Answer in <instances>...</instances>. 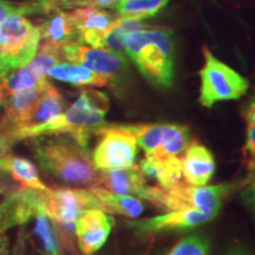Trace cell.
I'll return each mask as SVG.
<instances>
[{
    "instance_id": "cell-1",
    "label": "cell",
    "mask_w": 255,
    "mask_h": 255,
    "mask_svg": "<svg viewBox=\"0 0 255 255\" xmlns=\"http://www.w3.org/2000/svg\"><path fill=\"white\" fill-rule=\"evenodd\" d=\"M40 167L60 182L76 187L97 186L96 170L88 151V142L63 135L40 136L32 143Z\"/></svg>"
},
{
    "instance_id": "cell-2",
    "label": "cell",
    "mask_w": 255,
    "mask_h": 255,
    "mask_svg": "<svg viewBox=\"0 0 255 255\" xmlns=\"http://www.w3.org/2000/svg\"><path fill=\"white\" fill-rule=\"evenodd\" d=\"M109 110V98L103 92L83 90L77 101L59 116L43 126L20 130L12 133L8 139H24L32 137L68 133L89 142L91 133L104 127L105 115Z\"/></svg>"
},
{
    "instance_id": "cell-3",
    "label": "cell",
    "mask_w": 255,
    "mask_h": 255,
    "mask_svg": "<svg viewBox=\"0 0 255 255\" xmlns=\"http://www.w3.org/2000/svg\"><path fill=\"white\" fill-rule=\"evenodd\" d=\"M126 55L150 84L170 88L174 81L175 46L170 28H142L127 37Z\"/></svg>"
},
{
    "instance_id": "cell-4",
    "label": "cell",
    "mask_w": 255,
    "mask_h": 255,
    "mask_svg": "<svg viewBox=\"0 0 255 255\" xmlns=\"http://www.w3.org/2000/svg\"><path fill=\"white\" fill-rule=\"evenodd\" d=\"M246 176L235 182L195 187L181 182L171 188L148 186L143 189L139 199H144L157 208L171 210L194 209L214 219L222 208L223 202L235 191L241 190L247 183Z\"/></svg>"
},
{
    "instance_id": "cell-5",
    "label": "cell",
    "mask_w": 255,
    "mask_h": 255,
    "mask_svg": "<svg viewBox=\"0 0 255 255\" xmlns=\"http://www.w3.org/2000/svg\"><path fill=\"white\" fill-rule=\"evenodd\" d=\"M40 44L39 26L21 14L9 15L0 23V77L24 68L36 56Z\"/></svg>"
},
{
    "instance_id": "cell-6",
    "label": "cell",
    "mask_w": 255,
    "mask_h": 255,
    "mask_svg": "<svg viewBox=\"0 0 255 255\" xmlns=\"http://www.w3.org/2000/svg\"><path fill=\"white\" fill-rule=\"evenodd\" d=\"M32 202L53 222L73 232L75 222L85 209H102L100 200L89 188H58L45 191L30 190ZM103 210V209H102Z\"/></svg>"
},
{
    "instance_id": "cell-7",
    "label": "cell",
    "mask_w": 255,
    "mask_h": 255,
    "mask_svg": "<svg viewBox=\"0 0 255 255\" xmlns=\"http://www.w3.org/2000/svg\"><path fill=\"white\" fill-rule=\"evenodd\" d=\"M205 65L200 70L201 88L199 102L212 108L222 101H234L246 95L250 82L238 71L219 60L207 47H203Z\"/></svg>"
},
{
    "instance_id": "cell-8",
    "label": "cell",
    "mask_w": 255,
    "mask_h": 255,
    "mask_svg": "<svg viewBox=\"0 0 255 255\" xmlns=\"http://www.w3.org/2000/svg\"><path fill=\"white\" fill-rule=\"evenodd\" d=\"M96 133L101 136L91 156L96 170H120L135 165L138 145L132 135L119 124H105Z\"/></svg>"
},
{
    "instance_id": "cell-9",
    "label": "cell",
    "mask_w": 255,
    "mask_h": 255,
    "mask_svg": "<svg viewBox=\"0 0 255 255\" xmlns=\"http://www.w3.org/2000/svg\"><path fill=\"white\" fill-rule=\"evenodd\" d=\"M63 59L85 66L91 71L115 81L127 68V59L122 53L107 49L85 46L78 41H72L60 49Z\"/></svg>"
},
{
    "instance_id": "cell-10",
    "label": "cell",
    "mask_w": 255,
    "mask_h": 255,
    "mask_svg": "<svg viewBox=\"0 0 255 255\" xmlns=\"http://www.w3.org/2000/svg\"><path fill=\"white\" fill-rule=\"evenodd\" d=\"M13 226L21 227L20 244L32 246L36 255H62L55 223L34 205Z\"/></svg>"
},
{
    "instance_id": "cell-11",
    "label": "cell",
    "mask_w": 255,
    "mask_h": 255,
    "mask_svg": "<svg viewBox=\"0 0 255 255\" xmlns=\"http://www.w3.org/2000/svg\"><path fill=\"white\" fill-rule=\"evenodd\" d=\"M113 226V218L104 210L90 208L82 212L73 229L82 253L92 255L100 251L109 239Z\"/></svg>"
},
{
    "instance_id": "cell-12",
    "label": "cell",
    "mask_w": 255,
    "mask_h": 255,
    "mask_svg": "<svg viewBox=\"0 0 255 255\" xmlns=\"http://www.w3.org/2000/svg\"><path fill=\"white\" fill-rule=\"evenodd\" d=\"M208 215L194 209L171 210L145 220L128 222V226L138 234H155L162 232L186 231L210 221Z\"/></svg>"
},
{
    "instance_id": "cell-13",
    "label": "cell",
    "mask_w": 255,
    "mask_h": 255,
    "mask_svg": "<svg viewBox=\"0 0 255 255\" xmlns=\"http://www.w3.org/2000/svg\"><path fill=\"white\" fill-rule=\"evenodd\" d=\"M78 31V43L102 49L104 33L111 27L119 15L102 8L78 7L70 12Z\"/></svg>"
},
{
    "instance_id": "cell-14",
    "label": "cell",
    "mask_w": 255,
    "mask_h": 255,
    "mask_svg": "<svg viewBox=\"0 0 255 255\" xmlns=\"http://www.w3.org/2000/svg\"><path fill=\"white\" fill-rule=\"evenodd\" d=\"M215 158L207 146L191 141L181 157L183 182L190 186H207L215 173Z\"/></svg>"
},
{
    "instance_id": "cell-15",
    "label": "cell",
    "mask_w": 255,
    "mask_h": 255,
    "mask_svg": "<svg viewBox=\"0 0 255 255\" xmlns=\"http://www.w3.org/2000/svg\"><path fill=\"white\" fill-rule=\"evenodd\" d=\"M47 82L46 78L39 84L14 92L2 101L4 115L1 119V130L6 137L21 126L39 100Z\"/></svg>"
},
{
    "instance_id": "cell-16",
    "label": "cell",
    "mask_w": 255,
    "mask_h": 255,
    "mask_svg": "<svg viewBox=\"0 0 255 255\" xmlns=\"http://www.w3.org/2000/svg\"><path fill=\"white\" fill-rule=\"evenodd\" d=\"M96 187L120 195H132L139 197L146 187V178L138 165L120 170L98 171V182Z\"/></svg>"
},
{
    "instance_id": "cell-17",
    "label": "cell",
    "mask_w": 255,
    "mask_h": 255,
    "mask_svg": "<svg viewBox=\"0 0 255 255\" xmlns=\"http://www.w3.org/2000/svg\"><path fill=\"white\" fill-rule=\"evenodd\" d=\"M51 13L39 26L41 44L58 47L72 41H78V31L73 24L71 15L59 7L49 12Z\"/></svg>"
},
{
    "instance_id": "cell-18",
    "label": "cell",
    "mask_w": 255,
    "mask_h": 255,
    "mask_svg": "<svg viewBox=\"0 0 255 255\" xmlns=\"http://www.w3.org/2000/svg\"><path fill=\"white\" fill-rule=\"evenodd\" d=\"M65 109V101H64L63 96L58 91L55 85L51 84L47 82V84L44 88L43 92H41L39 100L28 114V116L25 119V121L21 123V126L11 132L7 136V138L12 133L20 131V130L31 129V128L43 126L49 122V121L53 120L55 117L59 116Z\"/></svg>"
},
{
    "instance_id": "cell-19",
    "label": "cell",
    "mask_w": 255,
    "mask_h": 255,
    "mask_svg": "<svg viewBox=\"0 0 255 255\" xmlns=\"http://www.w3.org/2000/svg\"><path fill=\"white\" fill-rule=\"evenodd\" d=\"M144 177L156 180L158 187L171 188L182 182L181 158L176 157H144L138 164Z\"/></svg>"
},
{
    "instance_id": "cell-20",
    "label": "cell",
    "mask_w": 255,
    "mask_h": 255,
    "mask_svg": "<svg viewBox=\"0 0 255 255\" xmlns=\"http://www.w3.org/2000/svg\"><path fill=\"white\" fill-rule=\"evenodd\" d=\"M47 75L57 81L69 83L75 87H105L109 79L98 75L85 66L76 63L60 62L49 70Z\"/></svg>"
},
{
    "instance_id": "cell-21",
    "label": "cell",
    "mask_w": 255,
    "mask_h": 255,
    "mask_svg": "<svg viewBox=\"0 0 255 255\" xmlns=\"http://www.w3.org/2000/svg\"><path fill=\"white\" fill-rule=\"evenodd\" d=\"M0 169L8 171L23 189L45 191L49 187L40 180L37 168L28 159L14 155L0 156Z\"/></svg>"
},
{
    "instance_id": "cell-22",
    "label": "cell",
    "mask_w": 255,
    "mask_h": 255,
    "mask_svg": "<svg viewBox=\"0 0 255 255\" xmlns=\"http://www.w3.org/2000/svg\"><path fill=\"white\" fill-rule=\"evenodd\" d=\"M89 189L100 200L102 209L107 213L119 214L129 219H137L144 210L142 201L137 196L114 194L101 187H92Z\"/></svg>"
},
{
    "instance_id": "cell-23",
    "label": "cell",
    "mask_w": 255,
    "mask_h": 255,
    "mask_svg": "<svg viewBox=\"0 0 255 255\" xmlns=\"http://www.w3.org/2000/svg\"><path fill=\"white\" fill-rule=\"evenodd\" d=\"M191 142L190 131L186 126L162 124V141L157 155L154 157H182L187 146Z\"/></svg>"
},
{
    "instance_id": "cell-24",
    "label": "cell",
    "mask_w": 255,
    "mask_h": 255,
    "mask_svg": "<svg viewBox=\"0 0 255 255\" xmlns=\"http://www.w3.org/2000/svg\"><path fill=\"white\" fill-rule=\"evenodd\" d=\"M133 136L137 145L144 151L145 157L157 155L162 141V124H119Z\"/></svg>"
},
{
    "instance_id": "cell-25",
    "label": "cell",
    "mask_w": 255,
    "mask_h": 255,
    "mask_svg": "<svg viewBox=\"0 0 255 255\" xmlns=\"http://www.w3.org/2000/svg\"><path fill=\"white\" fill-rule=\"evenodd\" d=\"M45 79L46 77H43L36 68L31 63H28L26 66L12 73L11 76L1 79L0 82V105L9 95L34 87Z\"/></svg>"
},
{
    "instance_id": "cell-26",
    "label": "cell",
    "mask_w": 255,
    "mask_h": 255,
    "mask_svg": "<svg viewBox=\"0 0 255 255\" xmlns=\"http://www.w3.org/2000/svg\"><path fill=\"white\" fill-rule=\"evenodd\" d=\"M169 0H120L114 9L122 17H130L144 20L161 11Z\"/></svg>"
},
{
    "instance_id": "cell-27",
    "label": "cell",
    "mask_w": 255,
    "mask_h": 255,
    "mask_svg": "<svg viewBox=\"0 0 255 255\" xmlns=\"http://www.w3.org/2000/svg\"><path fill=\"white\" fill-rule=\"evenodd\" d=\"M167 255H210L209 240L202 234H190L181 239Z\"/></svg>"
},
{
    "instance_id": "cell-28",
    "label": "cell",
    "mask_w": 255,
    "mask_h": 255,
    "mask_svg": "<svg viewBox=\"0 0 255 255\" xmlns=\"http://www.w3.org/2000/svg\"><path fill=\"white\" fill-rule=\"evenodd\" d=\"M246 122V143H245V155H246L247 168L255 167V92L245 107L244 113Z\"/></svg>"
},
{
    "instance_id": "cell-29",
    "label": "cell",
    "mask_w": 255,
    "mask_h": 255,
    "mask_svg": "<svg viewBox=\"0 0 255 255\" xmlns=\"http://www.w3.org/2000/svg\"><path fill=\"white\" fill-rule=\"evenodd\" d=\"M37 13H49V9L45 5L32 4V2H11L0 0V23L6 18L13 14H37Z\"/></svg>"
},
{
    "instance_id": "cell-30",
    "label": "cell",
    "mask_w": 255,
    "mask_h": 255,
    "mask_svg": "<svg viewBox=\"0 0 255 255\" xmlns=\"http://www.w3.org/2000/svg\"><path fill=\"white\" fill-rule=\"evenodd\" d=\"M248 181L241 189V200L255 216V168L248 170Z\"/></svg>"
},
{
    "instance_id": "cell-31",
    "label": "cell",
    "mask_w": 255,
    "mask_h": 255,
    "mask_svg": "<svg viewBox=\"0 0 255 255\" xmlns=\"http://www.w3.org/2000/svg\"><path fill=\"white\" fill-rule=\"evenodd\" d=\"M119 2L120 0H71V1L64 2L62 5L65 6V7H92L103 9L107 7L114 8Z\"/></svg>"
},
{
    "instance_id": "cell-32",
    "label": "cell",
    "mask_w": 255,
    "mask_h": 255,
    "mask_svg": "<svg viewBox=\"0 0 255 255\" xmlns=\"http://www.w3.org/2000/svg\"><path fill=\"white\" fill-rule=\"evenodd\" d=\"M223 255H251L248 253V251L246 248L241 247V246H235V247H232L229 248V250L226 252Z\"/></svg>"
},
{
    "instance_id": "cell-33",
    "label": "cell",
    "mask_w": 255,
    "mask_h": 255,
    "mask_svg": "<svg viewBox=\"0 0 255 255\" xmlns=\"http://www.w3.org/2000/svg\"><path fill=\"white\" fill-rule=\"evenodd\" d=\"M57 4H58V0H50V4H49V6H50V9H51V11H53V9L58 7V6H57Z\"/></svg>"
},
{
    "instance_id": "cell-34",
    "label": "cell",
    "mask_w": 255,
    "mask_h": 255,
    "mask_svg": "<svg viewBox=\"0 0 255 255\" xmlns=\"http://www.w3.org/2000/svg\"><path fill=\"white\" fill-rule=\"evenodd\" d=\"M38 2H39V4H43V5H45L46 7H47V9H49V12H51V9H50V6H49V4H50V0H37Z\"/></svg>"
},
{
    "instance_id": "cell-35",
    "label": "cell",
    "mask_w": 255,
    "mask_h": 255,
    "mask_svg": "<svg viewBox=\"0 0 255 255\" xmlns=\"http://www.w3.org/2000/svg\"><path fill=\"white\" fill-rule=\"evenodd\" d=\"M68 1H71V0H58V4H57V6H58L59 4H64V2H68Z\"/></svg>"
},
{
    "instance_id": "cell-36",
    "label": "cell",
    "mask_w": 255,
    "mask_h": 255,
    "mask_svg": "<svg viewBox=\"0 0 255 255\" xmlns=\"http://www.w3.org/2000/svg\"><path fill=\"white\" fill-rule=\"evenodd\" d=\"M0 255H6V254L4 253V246L0 247Z\"/></svg>"
},
{
    "instance_id": "cell-37",
    "label": "cell",
    "mask_w": 255,
    "mask_h": 255,
    "mask_svg": "<svg viewBox=\"0 0 255 255\" xmlns=\"http://www.w3.org/2000/svg\"><path fill=\"white\" fill-rule=\"evenodd\" d=\"M1 79H2V78H1V77H0V82H1Z\"/></svg>"
}]
</instances>
